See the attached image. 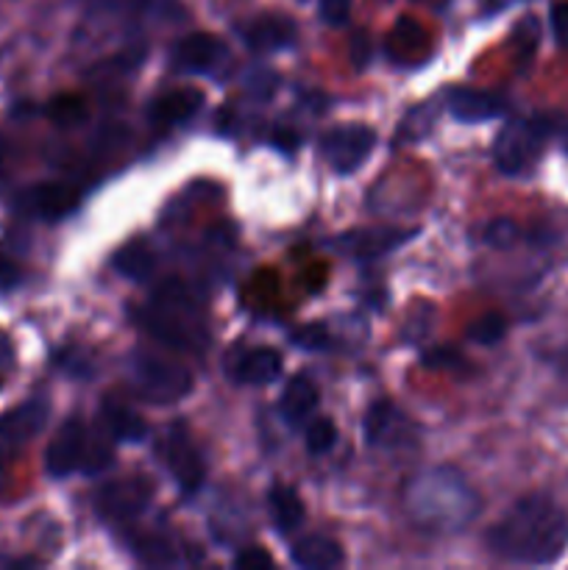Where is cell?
<instances>
[{"label":"cell","mask_w":568,"mask_h":570,"mask_svg":"<svg viewBox=\"0 0 568 570\" xmlns=\"http://www.w3.org/2000/svg\"><path fill=\"white\" fill-rule=\"evenodd\" d=\"M488 549L518 566H549L568 549V512L546 495H527L493 523Z\"/></svg>","instance_id":"6da1fadb"},{"label":"cell","mask_w":568,"mask_h":570,"mask_svg":"<svg viewBox=\"0 0 568 570\" xmlns=\"http://www.w3.org/2000/svg\"><path fill=\"white\" fill-rule=\"evenodd\" d=\"M479 495L457 468H427L401 490L412 527L429 534H454L479 515Z\"/></svg>","instance_id":"7a4b0ae2"},{"label":"cell","mask_w":568,"mask_h":570,"mask_svg":"<svg viewBox=\"0 0 568 570\" xmlns=\"http://www.w3.org/2000/svg\"><path fill=\"white\" fill-rule=\"evenodd\" d=\"M137 321L150 337L170 348L200 351L206 345L204 317L182 282L159 284L145 309L137 312Z\"/></svg>","instance_id":"3957f363"},{"label":"cell","mask_w":568,"mask_h":570,"mask_svg":"<svg viewBox=\"0 0 568 570\" xmlns=\"http://www.w3.org/2000/svg\"><path fill=\"white\" fill-rule=\"evenodd\" d=\"M128 373L137 393L150 404H176L193 390V376L182 365L154 354H134Z\"/></svg>","instance_id":"277c9868"},{"label":"cell","mask_w":568,"mask_h":570,"mask_svg":"<svg viewBox=\"0 0 568 570\" xmlns=\"http://www.w3.org/2000/svg\"><path fill=\"white\" fill-rule=\"evenodd\" d=\"M549 137V120L546 117H529V120H512L501 128L493 145L496 167L507 176H518L535 165L540 148Z\"/></svg>","instance_id":"5b68a950"},{"label":"cell","mask_w":568,"mask_h":570,"mask_svg":"<svg viewBox=\"0 0 568 570\" xmlns=\"http://www.w3.org/2000/svg\"><path fill=\"white\" fill-rule=\"evenodd\" d=\"M150 499H154V484L145 476L115 479V482H106L104 488H98V493H95V512L104 521L123 523L143 515L148 510Z\"/></svg>","instance_id":"8992f818"},{"label":"cell","mask_w":568,"mask_h":570,"mask_svg":"<svg viewBox=\"0 0 568 570\" xmlns=\"http://www.w3.org/2000/svg\"><path fill=\"white\" fill-rule=\"evenodd\" d=\"M373 145H376V134L368 126H337L323 137V159L329 161V167L337 173H354L362 161L371 156Z\"/></svg>","instance_id":"52a82bcc"},{"label":"cell","mask_w":568,"mask_h":570,"mask_svg":"<svg viewBox=\"0 0 568 570\" xmlns=\"http://www.w3.org/2000/svg\"><path fill=\"white\" fill-rule=\"evenodd\" d=\"M159 451H161V460H165L167 471L176 476V482L182 484V490L195 493V490L204 484V460H200L198 449H195L193 440H189L187 429L184 426L167 429Z\"/></svg>","instance_id":"ba28073f"},{"label":"cell","mask_w":568,"mask_h":570,"mask_svg":"<svg viewBox=\"0 0 568 570\" xmlns=\"http://www.w3.org/2000/svg\"><path fill=\"white\" fill-rule=\"evenodd\" d=\"M362 429H365L368 445L379 451H395L401 449V445L415 443L410 421H407V417L401 415L399 406L390 404V401H376V404L368 406Z\"/></svg>","instance_id":"9c48e42d"},{"label":"cell","mask_w":568,"mask_h":570,"mask_svg":"<svg viewBox=\"0 0 568 570\" xmlns=\"http://www.w3.org/2000/svg\"><path fill=\"white\" fill-rule=\"evenodd\" d=\"M48 412L50 406L45 399H31L6 412L0 417V456L14 454L22 445L31 443L48 423Z\"/></svg>","instance_id":"30bf717a"},{"label":"cell","mask_w":568,"mask_h":570,"mask_svg":"<svg viewBox=\"0 0 568 570\" xmlns=\"http://www.w3.org/2000/svg\"><path fill=\"white\" fill-rule=\"evenodd\" d=\"M87 440L89 429L84 426L81 421H67L65 426L56 432V438L50 440L48 454H45V468H48L50 476L61 479L81 471L84 454H87Z\"/></svg>","instance_id":"8fae6325"},{"label":"cell","mask_w":568,"mask_h":570,"mask_svg":"<svg viewBox=\"0 0 568 570\" xmlns=\"http://www.w3.org/2000/svg\"><path fill=\"white\" fill-rule=\"evenodd\" d=\"M228 373L239 384H262L276 382L282 373V356L273 348H237L228 356Z\"/></svg>","instance_id":"7c38bea8"},{"label":"cell","mask_w":568,"mask_h":570,"mask_svg":"<svg viewBox=\"0 0 568 570\" xmlns=\"http://www.w3.org/2000/svg\"><path fill=\"white\" fill-rule=\"evenodd\" d=\"M412 234H415L412 228H356V232L343 234V237L337 239V248L356 256V259H376V256L388 254V250L407 243Z\"/></svg>","instance_id":"4fadbf2b"},{"label":"cell","mask_w":568,"mask_h":570,"mask_svg":"<svg viewBox=\"0 0 568 570\" xmlns=\"http://www.w3.org/2000/svg\"><path fill=\"white\" fill-rule=\"evenodd\" d=\"M78 200H81V195H78L76 187L61 181H48L28 189L22 206L31 215L42 217V220H61V217L72 215L78 209Z\"/></svg>","instance_id":"5bb4252c"},{"label":"cell","mask_w":568,"mask_h":570,"mask_svg":"<svg viewBox=\"0 0 568 570\" xmlns=\"http://www.w3.org/2000/svg\"><path fill=\"white\" fill-rule=\"evenodd\" d=\"M295 33H298L295 31V22L278 14H262L243 28L245 45L256 50V53L290 48L295 42Z\"/></svg>","instance_id":"9a60e30c"},{"label":"cell","mask_w":568,"mask_h":570,"mask_svg":"<svg viewBox=\"0 0 568 570\" xmlns=\"http://www.w3.org/2000/svg\"><path fill=\"white\" fill-rule=\"evenodd\" d=\"M226 53L223 42L212 33H189L173 50V61H176L178 70L187 72H206L215 70L221 56Z\"/></svg>","instance_id":"2e32d148"},{"label":"cell","mask_w":568,"mask_h":570,"mask_svg":"<svg viewBox=\"0 0 568 570\" xmlns=\"http://www.w3.org/2000/svg\"><path fill=\"white\" fill-rule=\"evenodd\" d=\"M445 106L462 122L493 120L505 109L499 95L484 92V89H451L449 98H445Z\"/></svg>","instance_id":"e0dca14e"},{"label":"cell","mask_w":568,"mask_h":570,"mask_svg":"<svg viewBox=\"0 0 568 570\" xmlns=\"http://www.w3.org/2000/svg\"><path fill=\"white\" fill-rule=\"evenodd\" d=\"M100 423L111 434V440H120V443H143L148 438V423L117 399H106L100 404Z\"/></svg>","instance_id":"ac0fdd59"},{"label":"cell","mask_w":568,"mask_h":570,"mask_svg":"<svg viewBox=\"0 0 568 570\" xmlns=\"http://www.w3.org/2000/svg\"><path fill=\"white\" fill-rule=\"evenodd\" d=\"M204 106V95L198 89H173V92L161 95L150 106V120L161 122V126H178L195 117Z\"/></svg>","instance_id":"d6986e66"},{"label":"cell","mask_w":568,"mask_h":570,"mask_svg":"<svg viewBox=\"0 0 568 570\" xmlns=\"http://www.w3.org/2000/svg\"><path fill=\"white\" fill-rule=\"evenodd\" d=\"M343 549L340 543H334L332 538H323V534H310V538H301L298 543H293V562L298 568L306 570H332L343 566Z\"/></svg>","instance_id":"ffe728a7"},{"label":"cell","mask_w":568,"mask_h":570,"mask_svg":"<svg viewBox=\"0 0 568 570\" xmlns=\"http://www.w3.org/2000/svg\"><path fill=\"white\" fill-rule=\"evenodd\" d=\"M317 387L315 382H312L310 376H293L287 382V387H284L282 393V401H278V406H282V417L287 423H293V426H298V423H304L306 417L312 415V412L317 410Z\"/></svg>","instance_id":"44dd1931"},{"label":"cell","mask_w":568,"mask_h":570,"mask_svg":"<svg viewBox=\"0 0 568 570\" xmlns=\"http://www.w3.org/2000/svg\"><path fill=\"white\" fill-rule=\"evenodd\" d=\"M131 549L143 566L170 568V566H182V562H187L182 551H189V546L187 549H182V543H178L176 538H167V534H145V538L134 540Z\"/></svg>","instance_id":"7402d4cb"},{"label":"cell","mask_w":568,"mask_h":570,"mask_svg":"<svg viewBox=\"0 0 568 570\" xmlns=\"http://www.w3.org/2000/svg\"><path fill=\"white\" fill-rule=\"evenodd\" d=\"M267 507H271V518L282 534L295 532L301 527V521H304V504H301L298 493L293 488H284V484L271 488Z\"/></svg>","instance_id":"603a6c76"},{"label":"cell","mask_w":568,"mask_h":570,"mask_svg":"<svg viewBox=\"0 0 568 570\" xmlns=\"http://www.w3.org/2000/svg\"><path fill=\"white\" fill-rule=\"evenodd\" d=\"M111 265H115V271L120 273V276L131 278V282H145V278L154 273V254H150V248L143 239H134V243L123 245V248L117 250Z\"/></svg>","instance_id":"cb8c5ba5"},{"label":"cell","mask_w":568,"mask_h":570,"mask_svg":"<svg viewBox=\"0 0 568 570\" xmlns=\"http://www.w3.org/2000/svg\"><path fill=\"white\" fill-rule=\"evenodd\" d=\"M390 53L393 56H427L429 37L423 26H418L412 17H401L390 33Z\"/></svg>","instance_id":"d4e9b609"},{"label":"cell","mask_w":568,"mask_h":570,"mask_svg":"<svg viewBox=\"0 0 568 570\" xmlns=\"http://www.w3.org/2000/svg\"><path fill=\"white\" fill-rule=\"evenodd\" d=\"M87 100L81 95H56L48 104V117L53 120V126L59 128H76L87 120Z\"/></svg>","instance_id":"484cf974"},{"label":"cell","mask_w":568,"mask_h":570,"mask_svg":"<svg viewBox=\"0 0 568 570\" xmlns=\"http://www.w3.org/2000/svg\"><path fill=\"white\" fill-rule=\"evenodd\" d=\"M507 334V321L505 315H499V312H488V315H482L479 321H473L471 326H468V340L477 345H496L501 343Z\"/></svg>","instance_id":"4316f807"},{"label":"cell","mask_w":568,"mask_h":570,"mask_svg":"<svg viewBox=\"0 0 568 570\" xmlns=\"http://www.w3.org/2000/svg\"><path fill=\"white\" fill-rule=\"evenodd\" d=\"M337 443V426H334L329 417H315V421L306 426V451L312 456H323L334 449Z\"/></svg>","instance_id":"83f0119b"},{"label":"cell","mask_w":568,"mask_h":570,"mask_svg":"<svg viewBox=\"0 0 568 570\" xmlns=\"http://www.w3.org/2000/svg\"><path fill=\"white\" fill-rule=\"evenodd\" d=\"M518 237H521V232H518L516 223L507 220V217H496V220H490L488 226H484V243H488L490 248H512V245L518 243Z\"/></svg>","instance_id":"f1b7e54d"},{"label":"cell","mask_w":568,"mask_h":570,"mask_svg":"<svg viewBox=\"0 0 568 570\" xmlns=\"http://www.w3.org/2000/svg\"><path fill=\"white\" fill-rule=\"evenodd\" d=\"M423 365L434 367V371H462L466 360H462V354L457 348L443 345V348H434L429 354H423Z\"/></svg>","instance_id":"f546056e"},{"label":"cell","mask_w":568,"mask_h":570,"mask_svg":"<svg viewBox=\"0 0 568 570\" xmlns=\"http://www.w3.org/2000/svg\"><path fill=\"white\" fill-rule=\"evenodd\" d=\"M234 568L239 570H262V568H273V557L267 554L265 549H243L237 557H234Z\"/></svg>","instance_id":"4dcf8cb0"},{"label":"cell","mask_w":568,"mask_h":570,"mask_svg":"<svg viewBox=\"0 0 568 570\" xmlns=\"http://www.w3.org/2000/svg\"><path fill=\"white\" fill-rule=\"evenodd\" d=\"M351 14V0H321V20L326 26H343Z\"/></svg>","instance_id":"1f68e13d"},{"label":"cell","mask_w":568,"mask_h":570,"mask_svg":"<svg viewBox=\"0 0 568 570\" xmlns=\"http://www.w3.org/2000/svg\"><path fill=\"white\" fill-rule=\"evenodd\" d=\"M349 59L351 65H354V70H362V67L368 65V59H371V39H368L365 31H356L354 37H351Z\"/></svg>","instance_id":"d6a6232c"},{"label":"cell","mask_w":568,"mask_h":570,"mask_svg":"<svg viewBox=\"0 0 568 570\" xmlns=\"http://www.w3.org/2000/svg\"><path fill=\"white\" fill-rule=\"evenodd\" d=\"M516 42L521 45L523 59H527V56H532L535 45H538V20H535V17L521 20V26L516 28Z\"/></svg>","instance_id":"836d02e7"},{"label":"cell","mask_w":568,"mask_h":570,"mask_svg":"<svg viewBox=\"0 0 568 570\" xmlns=\"http://www.w3.org/2000/svg\"><path fill=\"white\" fill-rule=\"evenodd\" d=\"M551 31H555L557 42L568 48V0H557L551 6Z\"/></svg>","instance_id":"e575fe53"},{"label":"cell","mask_w":568,"mask_h":570,"mask_svg":"<svg viewBox=\"0 0 568 570\" xmlns=\"http://www.w3.org/2000/svg\"><path fill=\"white\" fill-rule=\"evenodd\" d=\"M245 87L251 89V92L256 95V98H267V95L273 92V87H276V72L271 70H256L248 76V83Z\"/></svg>","instance_id":"d590c367"},{"label":"cell","mask_w":568,"mask_h":570,"mask_svg":"<svg viewBox=\"0 0 568 570\" xmlns=\"http://www.w3.org/2000/svg\"><path fill=\"white\" fill-rule=\"evenodd\" d=\"M22 273L20 267H17L14 259H9L6 254H0V293H9V289H14L17 284H20Z\"/></svg>","instance_id":"8d00e7d4"},{"label":"cell","mask_w":568,"mask_h":570,"mask_svg":"<svg viewBox=\"0 0 568 570\" xmlns=\"http://www.w3.org/2000/svg\"><path fill=\"white\" fill-rule=\"evenodd\" d=\"M293 343L306 351H321L323 345H326V332H323L321 326H306L304 332L293 334Z\"/></svg>","instance_id":"74e56055"},{"label":"cell","mask_w":568,"mask_h":570,"mask_svg":"<svg viewBox=\"0 0 568 570\" xmlns=\"http://www.w3.org/2000/svg\"><path fill=\"white\" fill-rule=\"evenodd\" d=\"M11 362H14V348H11V340L0 332V376L9 373Z\"/></svg>","instance_id":"f35d334b"},{"label":"cell","mask_w":568,"mask_h":570,"mask_svg":"<svg viewBox=\"0 0 568 570\" xmlns=\"http://www.w3.org/2000/svg\"><path fill=\"white\" fill-rule=\"evenodd\" d=\"M0 170H3V137H0Z\"/></svg>","instance_id":"ab89813d"}]
</instances>
